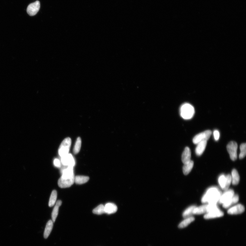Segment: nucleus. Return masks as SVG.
Instances as JSON below:
<instances>
[{
  "mask_svg": "<svg viewBox=\"0 0 246 246\" xmlns=\"http://www.w3.org/2000/svg\"><path fill=\"white\" fill-rule=\"evenodd\" d=\"M221 193L216 187H212L208 190L203 196L201 201L203 203H208L209 204H217L221 195Z\"/></svg>",
  "mask_w": 246,
  "mask_h": 246,
  "instance_id": "nucleus-1",
  "label": "nucleus"
},
{
  "mask_svg": "<svg viewBox=\"0 0 246 246\" xmlns=\"http://www.w3.org/2000/svg\"><path fill=\"white\" fill-rule=\"evenodd\" d=\"M195 113L194 107L191 104L186 103L181 106L180 109V115L185 120H190L192 118Z\"/></svg>",
  "mask_w": 246,
  "mask_h": 246,
  "instance_id": "nucleus-2",
  "label": "nucleus"
},
{
  "mask_svg": "<svg viewBox=\"0 0 246 246\" xmlns=\"http://www.w3.org/2000/svg\"><path fill=\"white\" fill-rule=\"evenodd\" d=\"M71 139L70 137H67L61 143L59 149V154L61 157L65 156L69 153L71 145Z\"/></svg>",
  "mask_w": 246,
  "mask_h": 246,
  "instance_id": "nucleus-3",
  "label": "nucleus"
},
{
  "mask_svg": "<svg viewBox=\"0 0 246 246\" xmlns=\"http://www.w3.org/2000/svg\"><path fill=\"white\" fill-rule=\"evenodd\" d=\"M74 174L70 176H63L59 178L58 184L59 187L64 188H68L73 184L75 182Z\"/></svg>",
  "mask_w": 246,
  "mask_h": 246,
  "instance_id": "nucleus-4",
  "label": "nucleus"
},
{
  "mask_svg": "<svg viewBox=\"0 0 246 246\" xmlns=\"http://www.w3.org/2000/svg\"><path fill=\"white\" fill-rule=\"evenodd\" d=\"M237 144L234 141L230 142L227 145V150L232 161L236 160L237 158Z\"/></svg>",
  "mask_w": 246,
  "mask_h": 246,
  "instance_id": "nucleus-5",
  "label": "nucleus"
},
{
  "mask_svg": "<svg viewBox=\"0 0 246 246\" xmlns=\"http://www.w3.org/2000/svg\"><path fill=\"white\" fill-rule=\"evenodd\" d=\"M212 133V131L210 130L205 131L201 133L196 135L194 137L193 142L194 144H197L200 142L204 140H207L209 139Z\"/></svg>",
  "mask_w": 246,
  "mask_h": 246,
  "instance_id": "nucleus-6",
  "label": "nucleus"
},
{
  "mask_svg": "<svg viewBox=\"0 0 246 246\" xmlns=\"http://www.w3.org/2000/svg\"><path fill=\"white\" fill-rule=\"evenodd\" d=\"M40 6V2L37 1L29 5L27 8V12L30 16H34L39 12Z\"/></svg>",
  "mask_w": 246,
  "mask_h": 246,
  "instance_id": "nucleus-7",
  "label": "nucleus"
},
{
  "mask_svg": "<svg viewBox=\"0 0 246 246\" xmlns=\"http://www.w3.org/2000/svg\"><path fill=\"white\" fill-rule=\"evenodd\" d=\"M61 163L63 165L74 167L75 165V161L73 157L71 154L68 153L67 155L61 157Z\"/></svg>",
  "mask_w": 246,
  "mask_h": 246,
  "instance_id": "nucleus-8",
  "label": "nucleus"
},
{
  "mask_svg": "<svg viewBox=\"0 0 246 246\" xmlns=\"http://www.w3.org/2000/svg\"><path fill=\"white\" fill-rule=\"evenodd\" d=\"M223 194H221L218 202L220 204H223L224 203L232 198L234 194V191L232 190H228Z\"/></svg>",
  "mask_w": 246,
  "mask_h": 246,
  "instance_id": "nucleus-9",
  "label": "nucleus"
},
{
  "mask_svg": "<svg viewBox=\"0 0 246 246\" xmlns=\"http://www.w3.org/2000/svg\"><path fill=\"white\" fill-rule=\"evenodd\" d=\"M245 211V207L241 204H238L229 209L227 212L229 214L236 215L240 214Z\"/></svg>",
  "mask_w": 246,
  "mask_h": 246,
  "instance_id": "nucleus-10",
  "label": "nucleus"
},
{
  "mask_svg": "<svg viewBox=\"0 0 246 246\" xmlns=\"http://www.w3.org/2000/svg\"><path fill=\"white\" fill-rule=\"evenodd\" d=\"M224 215V213L220 209H219L214 211L213 212L207 213L205 215L204 217L205 219H209L222 217Z\"/></svg>",
  "mask_w": 246,
  "mask_h": 246,
  "instance_id": "nucleus-11",
  "label": "nucleus"
},
{
  "mask_svg": "<svg viewBox=\"0 0 246 246\" xmlns=\"http://www.w3.org/2000/svg\"><path fill=\"white\" fill-rule=\"evenodd\" d=\"M191 152L190 148L186 147L184 150L182 156V160L183 163L185 164L191 160Z\"/></svg>",
  "mask_w": 246,
  "mask_h": 246,
  "instance_id": "nucleus-12",
  "label": "nucleus"
},
{
  "mask_svg": "<svg viewBox=\"0 0 246 246\" xmlns=\"http://www.w3.org/2000/svg\"><path fill=\"white\" fill-rule=\"evenodd\" d=\"M207 141L204 140L199 142L197 144L195 152L196 155L198 156H201L203 153L207 145Z\"/></svg>",
  "mask_w": 246,
  "mask_h": 246,
  "instance_id": "nucleus-13",
  "label": "nucleus"
},
{
  "mask_svg": "<svg viewBox=\"0 0 246 246\" xmlns=\"http://www.w3.org/2000/svg\"><path fill=\"white\" fill-rule=\"evenodd\" d=\"M105 213L107 214H112L116 213L117 210V207L114 204L109 203L104 206Z\"/></svg>",
  "mask_w": 246,
  "mask_h": 246,
  "instance_id": "nucleus-14",
  "label": "nucleus"
},
{
  "mask_svg": "<svg viewBox=\"0 0 246 246\" xmlns=\"http://www.w3.org/2000/svg\"><path fill=\"white\" fill-rule=\"evenodd\" d=\"M239 200V196L237 194H236V195L234 194L231 198L223 204V207L224 208L227 209V208L230 207L232 205L237 203L238 202Z\"/></svg>",
  "mask_w": 246,
  "mask_h": 246,
  "instance_id": "nucleus-15",
  "label": "nucleus"
},
{
  "mask_svg": "<svg viewBox=\"0 0 246 246\" xmlns=\"http://www.w3.org/2000/svg\"><path fill=\"white\" fill-rule=\"evenodd\" d=\"M53 222L52 220H49L47 222L44 232V237L45 239H47L49 236L53 226Z\"/></svg>",
  "mask_w": 246,
  "mask_h": 246,
  "instance_id": "nucleus-16",
  "label": "nucleus"
},
{
  "mask_svg": "<svg viewBox=\"0 0 246 246\" xmlns=\"http://www.w3.org/2000/svg\"><path fill=\"white\" fill-rule=\"evenodd\" d=\"M62 202L61 201H58L56 202L55 206L54 207L52 213V218L53 222H55L58 214L59 207L61 206Z\"/></svg>",
  "mask_w": 246,
  "mask_h": 246,
  "instance_id": "nucleus-17",
  "label": "nucleus"
},
{
  "mask_svg": "<svg viewBox=\"0 0 246 246\" xmlns=\"http://www.w3.org/2000/svg\"><path fill=\"white\" fill-rule=\"evenodd\" d=\"M231 177L232 184L238 185L239 182L240 176L238 173L236 169H234L232 170Z\"/></svg>",
  "mask_w": 246,
  "mask_h": 246,
  "instance_id": "nucleus-18",
  "label": "nucleus"
},
{
  "mask_svg": "<svg viewBox=\"0 0 246 246\" xmlns=\"http://www.w3.org/2000/svg\"><path fill=\"white\" fill-rule=\"evenodd\" d=\"M207 204L196 207L193 211V214L199 215L207 213Z\"/></svg>",
  "mask_w": 246,
  "mask_h": 246,
  "instance_id": "nucleus-19",
  "label": "nucleus"
},
{
  "mask_svg": "<svg viewBox=\"0 0 246 246\" xmlns=\"http://www.w3.org/2000/svg\"><path fill=\"white\" fill-rule=\"evenodd\" d=\"M194 163L193 161L191 160L188 163L184 164L183 167V172L185 175H188L193 168Z\"/></svg>",
  "mask_w": 246,
  "mask_h": 246,
  "instance_id": "nucleus-20",
  "label": "nucleus"
},
{
  "mask_svg": "<svg viewBox=\"0 0 246 246\" xmlns=\"http://www.w3.org/2000/svg\"><path fill=\"white\" fill-rule=\"evenodd\" d=\"M89 180V177L84 176H77L75 177V182L77 184H83L87 182Z\"/></svg>",
  "mask_w": 246,
  "mask_h": 246,
  "instance_id": "nucleus-21",
  "label": "nucleus"
},
{
  "mask_svg": "<svg viewBox=\"0 0 246 246\" xmlns=\"http://www.w3.org/2000/svg\"><path fill=\"white\" fill-rule=\"evenodd\" d=\"M194 220H195V218L193 217H190L186 218L185 220H184L182 222H181L180 224L179 225H178V227L180 228L186 227L189 224H190L191 222H192Z\"/></svg>",
  "mask_w": 246,
  "mask_h": 246,
  "instance_id": "nucleus-22",
  "label": "nucleus"
},
{
  "mask_svg": "<svg viewBox=\"0 0 246 246\" xmlns=\"http://www.w3.org/2000/svg\"><path fill=\"white\" fill-rule=\"evenodd\" d=\"M57 197V193L56 190H53L51 194L49 206V207H52L55 204Z\"/></svg>",
  "mask_w": 246,
  "mask_h": 246,
  "instance_id": "nucleus-23",
  "label": "nucleus"
},
{
  "mask_svg": "<svg viewBox=\"0 0 246 246\" xmlns=\"http://www.w3.org/2000/svg\"><path fill=\"white\" fill-rule=\"evenodd\" d=\"M196 207V206L193 205L186 209L183 213V216L184 218H186L191 217V215L193 214V211Z\"/></svg>",
  "mask_w": 246,
  "mask_h": 246,
  "instance_id": "nucleus-24",
  "label": "nucleus"
},
{
  "mask_svg": "<svg viewBox=\"0 0 246 246\" xmlns=\"http://www.w3.org/2000/svg\"><path fill=\"white\" fill-rule=\"evenodd\" d=\"M81 145H82V140L80 137H78L76 142L74 148L73 153L75 154H77L79 153L81 147Z\"/></svg>",
  "mask_w": 246,
  "mask_h": 246,
  "instance_id": "nucleus-25",
  "label": "nucleus"
},
{
  "mask_svg": "<svg viewBox=\"0 0 246 246\" xmlns=\"http://www.w3.org/2000/svg\"><path fill=\"white\" fill-rule=\"evenodd\" d=\"M93 212L94 214L97 215L103 214L105 213L104 205L103 204L99 205L93 210Z\"/></svg>",
  "mask_w": 246,
  "mask_h": 246,
  "instance_id": "nucleus-26",
  "label": "nucleus"
},
{
  "mask_svg": "<svg viewBox=\"0 0 246 246\" xmlns=\"http://www.w3.org/2000/svg\"><path fill=\"white\" fill-rule=\"evenodd\" d=\"M240 153L239 155L240 159L244 158L246 155V144L245 143H242L240 146Z\"/></svg>",
  "mask_w": 246,
  "mask_h": 246,
  "instance_id": "nucleus-27",
  "label": "nucleus"
},
{
  "mask_svg": "<svg viewBox=\"0 0 246 246\" xmlns=\"http://www.w3.org/2000/svg\"><path fill=\"white\" fill-rule=\"evenodd\" d=\"M226 180V176L223 174L221 175L218 178L219 184L223 190L225 187Z\"/></svg>",
  "mask_w": 246,
  "mask_h": 246,
  "instance_id": "nucleus-28",
  "label": "nucleus"
},
{
  "mask_svg": "<svg viewBox=\"0 0 246 246\" xmlns=\"http://www.w3.org/2000/svg\"><path fill=\"white\" fill-rule=\"evenodd\" d=\"M219 209L217 204H207V213L214 211Z\"/></svg>",
  "mask_w": 246,
  "mask_h": 246,
  "instance_id": "nucleus-29",
  "label": "nucleus"
},
{
  "mask_svg": "<svg viewBox=\"0 0 246 246\" xmlns=\"http://www.w3.org/2000/svg\"><path fill=\"white\" fill-rule=\"evenodd\" d=\"M226 183L225 188L223 190L226 191L228 190V188L231 184L232 182L231 177V175L230 174H228L226 176Z\"/></svg>",
  "mask_w": 246,
  "mask_h": 246,
  "instance_id": "nucleus-30",
  "label": "nucleus"
},
{
  "mask_svg": "<svg viewBox=\"0 0 246 246\" xmlns=\"http://www.w3.org/2000/svg\"><path fill=\"white\" fill-rule=\"evenodd\" d=\"M214 136V139L216 141H217L219 139L220 136V132L217 130H215L213 132Z\"/></svg>",
  "mask_w": 246,
  "mask_h": 246,
  "instance_id": "nucleus-31",
  "label": "nucleus"
},
{
  "mask_svg": "<svg viewBox=\"0 0 246 246\" xmlns=\"http://www.w3.org/2000/svg\"><path fill=\"white\" fill-rule=\"evenodd\" d=\"M54 165L56 167H61V162L58 159H55L54 160Z\"/></svg>",
  "mask_w": 246,
  "mask_h": 246,
  "instance_id": "nucleus-32",
  "label": "nucleus"
}]
</instances>
